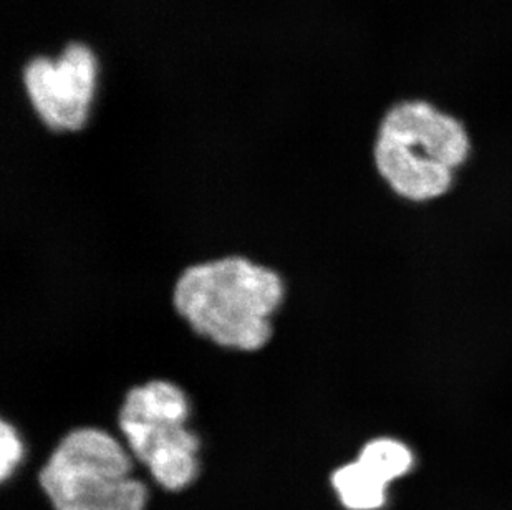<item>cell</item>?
<instances>
[{
	"mask_svg": "<svg viewBox=\"0 0 512 510\" xmlns=\"http://www.w3.org/2000/svg\"><path fill=\"white\" fill-rule=\"evenodd\" d=\"M377 131L455 171L463 168L473 150L463 121L421 98L395 103L383 116Z\"/></svg>",
	"mask_w": 512,
	"mask_h": 510,
	"instance_id": "obj_5",
	"label": "cell"
},
{
	"mask_svg": "<svg viewBox=\"0 0 512 510\" xmlns=\"http://www.w3.org/2000/svg\"><path fill=\"white\" fill-rule=\"evenodd\" d=\"M188 416L186 393L166 380L131 388L120 409L128 446L168 491L183 489L198 474L199 438L186 426Z\"/></svg>",
	"mask_w": 512,
	"mask_h": 510,
	"instance_id": "obj_3",
	"label": "cell"
},
{
	"mask_svg": "<svg viewBox=\"0 0 512 510\" xmlns=\"http://www.w3.org/2000/svg\"><path fill=\"white\" fill-rule=\"evenodd\" d=\"M373 164L388 188L408 203L438 201L450 193L455 183V169L378 131L373 143Z\"/></svg>",
	"mask_w": 512,
	"mask_h": 510,
	"instance_id": "obj_6",
	"label": "cell"
},
{
	"mask_svg": "<svg viewBox=\"0 0 512 510\" xmlns=\"http://www.w3.org/2000/svg\"><path fill=\"white\" fill-rule=\"evenodd\" d=\"M130 472V458L113 436L80 428L55 448L40 486L55 510H145L146 487Z\"/></svg>",
	"mask_w": 512,
	"mask_h": 510,
	"instance_id": "obj_2",
	"label": "cell"
},
{
	"mask_svg": "<svg viewBox=\"0 0 512 510\" xmlns=\"http://www.w3.org/2000/svg\"><path fill=\"white\" fill-rule=\"evenodd\" d=\"M30 105L49 130L75 133L87 125L97 87V60L82 44L68 45L57 60L35 58L25 67Z\"/></svg>",
	"mask_w": 512,
	"mask_h": 510,
	"instance_id": "obj_4",
	"label": "cell"
},
{
	"mask_svg": "<svg viewBox=\"0 0 512 510\" xmlns=\"http://www.w3.org/2000/svg\"><path fill=\"white\" fill-rule=\"evenodd\" d=\"M285 300L279 272L241 255L189 265L174 282V310L201 338L237 352H259L274 337Z\"/></svg>",
	"mask_w": 512,
	"mask_h": 510,
	"instance_id": "obj_1",
	"label": "cell"
},
{
	"mask_svg": "<svg viewBox=\"0 0 512 510\" xmlns=\"http://www.w3.org/2000/svg\"><path fill=\"white\" fill-rule=\"evenodd\" d=\"M358 461L367 466L382 481L392 484L413 467V453L398 439L378 438L363 446Z\"/></svg>",
	"mask_w": 512,
	"mask_h": 510,
	"instance_id": "obj_8",
	"label": "cell"
},
{
	"mask_svg": "<svg viewBox=\"0 0 512 510\" xmlns=\"http://www.w3.org/2000/svg\"><path fill=\"white\" fill-rule=\"evenodd\" d=\"M332 486L340 502L350 510H377L387 502V482L358 459L334 472Z\"/></svg>",
	"mask_w": 512,
	"mask_h": 510,
	"instance_id": "obj_7",
	"label": "cell"
},
{
	"mask_svg": "<svg viewBox=\"0 0 512 510\" xmlns=\"http://www.w3.org/2000/svg\"><path fill=\"white\" fill-rule=\"evenodd\" d=\"M0 451V477L5 481L15 471V467L19 466L24 456V446L19 434L7 421L0 424Z\"/></svg>",
	"mask_w": 512,
	"mask_h": 510,
	"instance_id": "obj_9",
	"label": "cell"
}]
</instances>
